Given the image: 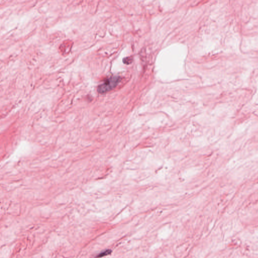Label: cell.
<instances>
[{
  "instance_id": "1",
  "label": "cell",
  "mask_w": 258,
  "mask_h": 258,
  "mask_svg": "<svg viewBox=\"0 0 258 258\" xmlns=\"http://www.w3.org/2000/svg\"><path fill=\"white\" fill-rule=\"evenodd\" d=\"M121 80V78L119 76L110 77L106 80L103 83L98 86L97 91L101 94L109 91L116 87Z\"/></svg>"
},
{
  "instance_id": "2",
  "label": "cell",
  "mask_w": 258,
  "mask_h": 258,
  "mask_svg": "<svg viewBox=\"0 0 258 258\" xmlns=\"http://www.w3.org/2000/svg\"><path fill=\"white\" fill-rule=\"evenodd\" d=\"M111 251L110 250H107V251H105V252L100 253V254L99 255V256H98V257H103V256H107V255L111 254Z\"/></svg>"
}]
</instances>
